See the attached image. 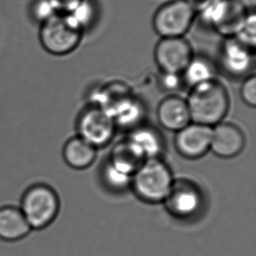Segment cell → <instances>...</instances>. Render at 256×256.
Wrapping results in <instances>:
<instances>
[{
  "instance_id": "obj_13",
  "label": "cell",
  "mask_w": 256,
  "mask_h": 256,
  "mask_svg": "<svg viewBox=\"0 0 256 256\" xmlns=\"http://www.w3.org/2000/svg\"><path fill=\"white\" fill-rule=\"evenodd\" d=\"M156 116L164 128L175 133L192 122L186 100L176 94H169L160 102Z\"/></svg>"
},
{
  "instance_id": "obj_4",
  "label": "cell",
  "mask_w": 256,
  "mask_h": 256,
  "mask_svg": "<svg viewBox=\"0 0 256 256\" xmlns=\"http://www.w3.org/2000/svg\"><path fill=\"white\" fill-rule=\"evenodd\" d=\"M60 208L56 190L45 184H36L24 192L20 209L32 230H42L54 222Z\"/></svg>"
},
{
  "instance_id": "obj_17",
  "label": "cell",
  "mask_w": 256,
  "mask_h": 256,
  "mask_svg": "<svg viewBox=\"0 0 256 256\" xmlns=\"http://www.w3.org/2000/svg\"><path fill=\"white\" fill-rule=\"evenodd\" d=\"M62 155L68 166L74 170H85L94 162L97 149L76 136L66 141L63 147Z\"/></svg>"
},
{
  "instance_id": "obj_16",
  "label": "cell",
  "mask_w": 256,
  "mask_h": 256,
  "mask_svg": "<svg viewBox=\"0 0 256 256\" xmlns=\"http://www.w3.org/2000/svg\"><path fill=\"white\" fill-rule=\"evenodd\" d=\"M31 231L20 208H0V240L9 242H18L26 237Z\"/></svg>"
},
{
  "instance_id": "obj_19",
  "label": "cell",
  "mask_w": 256,
  "mask_h": 256,
  "mask_svg": "<svg viewBox=\"0 0 256 256\" xmlns=\"http://www.w3.org/2000/svg\"><path fill=\"white\" fill-rule=\"evenodd\" d=\"M130 94L132 90L126 84L112 82L94 90L91 94L90 104L102 108L110 114L116 106Z\"/></svg>"
},
{
  "instance_id": "obj_7",
  "label": "cell",
  "mask_w": 256,
  "mask_h": 256,
  "mask_svg": "<svg viewBox=\"0 0 256 256\" xmlns=\"http://www.w3.org/2000/svg\"><path fill=\"white\" fill-rule=\"evenodd\" d=\"M167 211L174 218L189 220L197 218L204 206V197L196 184L186 180H174L172 186L164 201Z\"/></svg>"
},
{
  "instance_id": "obj_18",
  "label": "cell",
  "mask_w": 256,
  "mask_h": 256,
  "mask_svg": "<svg viewBox=\"0 0 256 256\" xmlns=\"http://www.w3.org/2000/svg\"><path fill=\"white\" fill-rule=\"evenodd\" d=\"M146 160L127 139L118 142L111 150L108 162L122 172L130 176L136 172Z\"/></svg>"
},
{
  "instance_id": "obj_26",
  "label": "cell",
  "mask_w": 256,
  "mask_h": 256,
  "mask_svg": "<svg viewBox=\"0 0 256 256\" xmlns=\"http://www.w3.org/2000/svg\"><path fill=\"white\" fill-rule=\"evenodd\" d=\"M240 96L243 102L250 107H256V76L251 74L246 77L240 88Z\"/></svg>"
},
{
  "instance_id": "obj_9",
  "label": "cell",
  "mask_w": 256,
  "mask_h": 256,
  "mask_svg": "<svg viewBox=\"0 0 256 256\" xmlns=\"http://www.w3.org/2000/svg\"><path fill=\"white\" fill-rule=\"evenodd\" d=\"M194 56L192 46L184 37L161 38L154 50L161 72L182 74Z\"/></svg>"
},
{
  "instance_id": "obj_27",
  "label": "cell",
  "mask_w": 256,
  "mask_h": 256,
  "mask_svg": "<svg viewBox=\"0 0 256 256\" xmlns=\"http://www.w3.org/2000/svg\"><path fill=\"white\" fill-rule=\"evenodd\" d=\"M56 12L59 14H70L73 12L84 0H49Z\"/></svg>"
},
{
  "instance_id": "obj_14",
  "label": "cell",
  "mask_w": 256,
  "mask_h": 256,
  "mask_svg": "<svg viewBox=\"0 0 256 256\" xmlns=\"http://www.w3.org/2000/svg\"><path fill=\"white\" fill-rule=\"evenodd\" d=\"M126 139L146 160L160 158L166 150L162 134L149 125H140L132 130Z\"/></svg>"
},
{
  "instance_id": "obj_25",
  "label": "cell",
  "mask_w": 256,
  "mask_h": 256,
  "mask_svg": "<svg viewBox=\"0 0 256 256\" xmlns=\"http://www.w3.org/2000/svg\"><path fill=\"white\" fill-rule=\"evenodd\" d=\"M158 84L162 90L166 92H176L181 90L182 86H186L184 82L182 74L168 73V72H161Z\"/></svg>"
},
{
  "instance_id": "obj_12",
  "label": "cell",
  "mask_w": 256,
  "mask_h": 256,
  "mask_svg": "<svg viewBox=\"0 0 256 256\" xmlns=\"http://www.w3.org/2000/svg\"><path fill=\"white\" fill-rule=\"evenodd\" d=\"M253 60V49L234 37L226 38L220 49V62L226 73L232 76H242L250 71Z\"/></svg>"
},
{
  "instance_id": "obj_5",
  "label": "cell",
  "mask_w": 256,
  "mask_h": 256,
  "mask_svg": "<svg viewBox=\"0 0 256 256\" xmlns=\"http://www.w3.org/2000/svg\"><path fill=\"white\" fill-rule=\"evenodd\" d=\"M201 12L204 20L226 38L234 37L250 14L242 0H212Z\"/></svg>"
},
{
  "instance_id": "obj_24",
  "label": "cell",
  "mask_w": 256,
  "mask_h": 256,
  "mask_svg": "<svg viewBox=\"0 0 256 256\" xmlns=\"http://www.w3.org/2000/svg\"><path fill=\"white\" fill-rule=\"evenodd\" d=\"M82 29L90 26L94 17L93 4L88 0H84L73 12L70 14Z\"/></svg>"
},
{
  "instance_id": "obj_3",
  "label": "cell",
  "mask_w": 256,
  "mask_h": 256,
  "mask_svg": "<svg viewBox=\"0 0 256 256\" xmlns=\"http://www.w3.org/2000/svg\"><path fill=\"white\" fill-rule=\"evenodd\" d=\"M84 31L71 15L58 14L40 24L38 38L46 52L66 56L79 46Z\"/></svg>"
},
{
  "instance_id": "obj_23",
  "label": "cell",
  "mask_w": 256,
  "mask_h": 256,
  "mask_svg": "<svg viewBox=\"0 0 256 256\" xmlns=\"http://www.w3.org/2000/svg\"><path fill=\"white\" fill-rule=\"evenodd\" d=\"M30 14L32 20L40 24L58 14L49 0H35L32 4Z\"/></svg>"
},
{
  "instance_id": "obj_28",
  "label": "cell",
  "mask_w": 256,
  "mask_h": 256,
  "mask_svg": "<svg viewBox=\"0 0 256 256\" xmlns=\"http://www.w3.org/2000/svg\"><path fill=\"white\" fill-rule=\"evenodd\" d=\"M187 3L190 4L196 12L203 10L212 2V0H186Z\"/></svg>"
},
{
  "instance_id": "obj_21",
  "label": "cell",
  "mask_w": 256,
  "mask_h": 256,
  "mask_svg": "<svg viewBox=\"0 0 256 256\" xmlns=\"http://www.w3.org/2000/svg\"><path fill=\"white\" fill-rule=\"evenodd\" d=\"M102 178L108 189L114 192H122L130 188L132 176L118 170L107 161L102 169Z\"/></svg>"
},
{
  "instance_id": "obj_1",
  "label": "cell",
  "mask_w": 256,
  "mask_h": 256,
  "mask_svg": "<svg viewBox=\"0 0 256 256\" xmlns=\"http://www.w3.org/2000/svg\"><path fill=\"white\" fill-rule=\"evenodd\" d=\"M186 100L192 122L210 127L223 121L230 105L228 90L216 78L192 88Z\"/></svg>"
},
{
  "instance_id": "obj_10",
  "label": "cell",
  "mask_w": 256,
  "mask_h": 256,
  "mask_svg": "<svg viewBox=\"0 0 256 256\" xmlns=\"http://www.w3.org/2000/svg\"><path fill=\"white\" fill-rule=\"evenodd\" d=\"M212 127L190 122L176 132L174 144L176 152L188 160H197L210 150Z\"/></svg>"
},
{
  "instance_id": "obj_22",
  "label": "cell",
  "mask_w": 256,
  "mask_h": 256,
  "mask_svg": "<svg viewBox=\"0 0 256 256\" xmlns=\"http://www.w3.org/2000/svg\"><path fill=\"white\" fill-rule=\"evenodd\" d=\"M256 14H250L239 32L234 36L236 40L244 45L254 49L256 46Z\"/></svg>"
},
{
  "instance_id": "obj_20",
  "label": "cell",
  "mask_w": 256,
  "mask_h": 256,
  "mask_svg": "<svg viewBox=\"0 0 256 256\" xmlns=\"http://www.w3.org/2000/svg\"><path fill=\"white\" fill-rule=\"evenodd\" d=\"M184 82L190 88L215 79L214 64L203 56H194L182 73Z\"/></svg>"
},
{
  "instance_id": "obj_11",
  "label": "cell",
  "mask_w": 256,
  "mask_h": 256,
  "mask_svg": "<svg viewBox=\"0 0 256 256\" xmlns=\"http://www.w3.org/2000/svg\"><path fill=\"white\" fill-rule=\"evenodd\" d=\"M245 144V136L237 125L222 122L212 127L210 150L215 156L234 158L242 152Z\"/></svg>"
},
{
  "instance_id": "obj_8",
  "label": "cell",
  "mask_w": 256,
  "mask_h": 256,
  "mask_svg": "<svg viewBox=\"0 0 256 256\" xmlns=\"http://www.w3.org/2000/svg\"><path fill=\"white\" fill-rule=\"evenodd\" d=\"M76 126L77 136L96 149L108 146L118 128L107 111L91 104L80 113Z\"/></svg>"
},
{
  "instance_id": "obj_2",
  "label": "cell",
  "mask_w": 256,
  "mask_h": 256,
  "mask_svg": "<svg viewBox=\"0 0 256 256\" xmlns=\"http://www.w3.org/2000/svg\"><path fill=\"white\" fill-rule=\"evenodd\" d=\"M174 182L172 172L161 158L147 160L132 176V188L141 200L156 204L164 202Z\"/></svg>"
},
{
  "instance_id": "obj_15",
  "label": "cell",
  "mask_w": 256,
  "mask_h": 256,
  "mask_svg": "<svg viewBox=\"0 0 256 256\" xmlns=\"http://www.w3.org/2000/svg\"><path fill=\"white\" fill-rule=\"evenodd\" d=\"M146 114L144 104L133 94L121 100L110 113L116 128H125L130 132L144 124Z\"/></svg>"
},
{
  "instance_id": "obj_6",
  "label": "cell",
  "mask_w": 256,
  "mask_h": 256,
  "mask_svg": "<svg viewBox=\"0 0 256 256\" xmlns=\"http://www.w3.org/2000/svg\"><path fill=\"white\" fill-rule=\"evenodd\" d=\"M196 12L186 0H172L156 10L153 28L161 38L184 37L194 23Z\"/></svg>"
}]
</instances>
